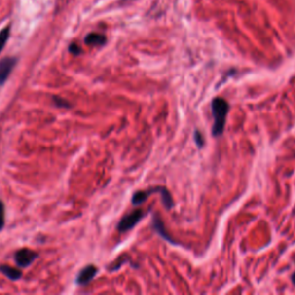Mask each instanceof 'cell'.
Masks as SVG:
<instances>
[{
    "label": "cell",
    "instance_id": "277c9868",
    "mask_svg": "<svg viewBox=\"0 0 295 295\" xmlns=\"http://www.w3.org/2000/svg\"><path fill=\"white\" fill-rule=\"evenodd\" d=\"M16 58H4L0 61V85L4 84L16 65Z\"/></svg>",
    "mask_w": 295,
    "mask_h": 295
},
{
    "label": "cell",
    "instance_id": "8fae6325",
    "mask_svg": "<svg viewBox=\"0 0 295 295\" xmlns=\"http://www.w3.org/2000/svg\"><path fill=\"white\" fill-rule=\"evenodd\" d=\"M5 224V208L2 202L0 201V231H1L2 227H4Z\"/></svg>",
    "mask_w": 295,
    "mask_h": 295
},
{
    "label": "cell",
    "instance_id": "5b68a950",
    "mask_svg": "<svg viewBox=\"0 0 295 295\" xmlns=\"http://www.w3.org/2000/svg\"><path fill=\"white\" fill-rule=\"evenodd\" d=\"M97 273V267L95 265H88L85 266L83 270H81V272L78 273V276L76 278V283L81 286H84L90 283V281L94 279V277Z\"/></svg>",
    "mask_w": 295,
    "mask_h": 295
},
{
    "label": "cell",
    "instance_id": "3957f363",
    "mask_svg": "<svg viewBox=\"0 0 295 295\" xmlns=\"http://www.w3.org/2000/svg\"><path fill=\"white\" fill-rule=\"evenodd\" d=\"M37 258V254L30 249H21L15 253V262L20 267L29 266Z\"/></svg>",
    "mask_w": 295,
    "mask_h": 295
},
{
    "label": "cell",
    "instance_id": "9a60e30c",
    "mask_svg": "<svg viewBox=\"0 0 295 295\" xmlns=\"http://www.w3.org/2000/svg\"><path fill=\"white\" fill-rule=\"evenodd\" d=\"M292 278H293V283L295 284V273L293 274V277H292Z\"/></svg>",
    "mask_w": 295,
    "mask_h": 295
},
{
    "label": "cell",
    "instance_id": "30bf717a",
    "mask_svg": "<svg viewBox=\"0 0 295 295\" xmlns=\"http://www.w3.org/2000/svg\"><path fill=\"white\" fill-rule=\"evenodd\" d=\"M153 225H155V228L160 233V235H162L163 238L169 239V241H171L170 238H169V235H167L166 233H165V229H164V225H163V221H159L158 218L155 217V222H153Z\"/></svg>",
    "mask_w": 295,
    "mask_h": 295
},
{
    "label": "cell",
    "instance_id": "9c48e42d",
    "mask_svg": "<svg viewBox=\"0 0 295 295\" xmlns=\"http://www.w3.org/2000/svg\"><path fill=\"white\" fill-rule=\"evenodd\" d=\"M9 32H11V27L9 26L5 27V28L0 32V52H1L2 49H4L6 45V43H7L8 37H9Z\"/></svg>",
    "mask_w": 295,
    "mask_h": 295
},
{
    "label": "cell",
    "instance_id": "4fadbf2b",
    "mask_svg": "<svg viewBox=\"0 0 295 295\" xmlns=\"http://www.w3.org/2000/svg\"><path fill=\"white\" fill-rule=\"evenodd\" d=\"M53 101H54V103H56V104L58 106H60V108H65V106H66V108H67V106H70V104H68L66 99H64V98L53 97Z\"/></svg>",
    "mask_w": 295,
    "mask_h": 295
},
{
    "label": "cell",
    "instance_id": "6da1fadb",
    "mask_svg": "<svg viewBox=\"0 0 295 295\" xmlns=\"http://www.w3.org/2000/svg\"><path fill=\"white\" fill-rule=\"evenodd\" d=\"M211 109L215 120L214 126H212V134H214V136H219L224 132L226 116H227L229 105L225 99L217 97L214 98V101H212Z\"/></svg>",
    "mask_w": 295,
    "mask_h": 295
},
{
    "label": "cell",
    "instance_id": "5bb4252c",
    "mask_svg": "<svg viewBox=\"0 0 295 295\" xmlns=\"http://www.w3.org/2000/svg\"><path fill=\"white\" fill-rule=\"evenodd\" d=\"M195 141H196L198 147L203 146V139H202V135L200 132H195Z\"/></svg>",
    "mask_w": 295,
    "mask_h": 295
},
{
    "label": "cell",
    "instance_id": "ba28073f",
    "mask_svg": "<svg viewBox=\"0 0 295 295\" xmlns=\"http://www.w3.org/2000/svg\"><path fill=\"white\" fill-rule=\"evenodd\" d=\"M151 194L150 193V190H146V191H137V193L134 195L133 198H132V203L133 204H141L143 203L144 201L147 200L148 196Z\"/></svg>",
    "mask_w": 295,
    "mask_h": 295
},
{
    "label": "cell",
    "instance_id": "7a4b0ae2",
    "mask_svg": "<svg viewBox=\"0 0 295 295\" xmlns=\"http://www.w3.org/2000/svg\"><path fill=\"white\" fill-rule=\"evenodd\" d=\"M143 216H144V212L142 210H135L130 212L128 215H126L119 222L118 231L119 232L129 231L130 228H133L134 226L141 221V218H142Z\"/></svg>",
    "mask_w": 295,
    "mask_h": 295
},
{
    "label": "cell",
    "instance_id": "7c38bea8",
    "mask_svg": "<svg viewBox=\"0 0 295 295\" xmlns=\"http://www.w3.org/2000/svg\"><path fill=\"white\" fill-rule=\"evenodd\" d=\"M70 52L72 54H74V56H78L82 52L81 47L77 45V44H71L70 45Z\"/></svg>",
    "mask_w": 295,
    "mask_h": 295
},
{
    "label": "cell",
    "instance_id": "8992f818",
    "mask_svg": "<svg viewBox=\"0 0 295 295\" xmlns=\"http://www.w3.org/2000/svg\"><path fill=\"white\" fill-rule=\"evenodd\" d=\"M84 43L87 44V45H91V46H102L106 43V37L104 35H102V34L91 33L85 36Z\"/></svg>",
    "mask_w": 295,
    "mask_h": 295
},
{
    "label": "cell",
    "instance_id": "52a82bcc",
    "mask_svg": "<svg viewBox=\"0 0 295 295\" xmlns=\"http://www.w3.org/2000/svg\"><path fill=\"white\" fill-rule=\"evenodd\" d=\"M0 271H1V272L4 273L6 277L9 278L11 280H18L22 276L21 271L15 269V267H11V266H7V265L0 266Z\"/></svg>",
    "mask_w": 295,
    "mask_h": 295
}]
</instances>
